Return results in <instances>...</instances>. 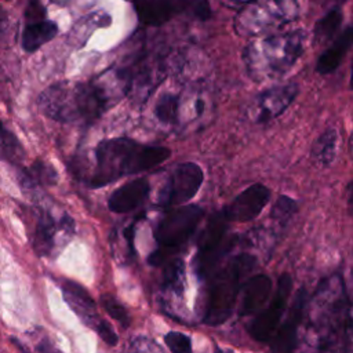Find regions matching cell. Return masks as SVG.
Masks as SVG:
<instances>
[{"instance_id":"obj_1","label":"cell","mask_w":353,"mask_h":353,"mask_svg":"<svg viewBox=\"0 0 353 353\" xmlns=\"http://www.w3.org/2000/svg\"><path fill=\"white\" fill-rule=\"evenodd\" d=\"M171 156L165 146L143 145L130 138H113L95 148V168L88 179L91 188H101L125 175L157 167Z\"/></svg>"},{"instance_id":"obj_2","label":"cell","mask_w":353,"mask_h":353,"mask_svg":"<svg viewBox=\"0 0 353 353\" xmlns=\"http://www.w3.org/2000/svg\"><path fill=\"white\" fill-rule=\"evenodd\" d=\"M110 99L101 83L59 81L40 94L39 108L55 121L90 124L112 105Z\"/></svg>"},{"instance_id":"obj_3","label":"cell","mask_w":353,"mask_h":353,"mask_svg":"<svg viewBox=\"0 0 353 353\" xmlns=\"http://www.w3.org/2000/svg\"><path fill=\"white\" fill-rule=\"evenodd\" d=\"M256 263L251 254H240L230 259L212 277L204 313V323L208 325L223 324L233 313L241 281Z\"/></svg>"},{"instance_id":"obj_4","label":"cell","mask_w":353,"mask_h":353,"mask_svg":"<svg viewBox=\"0 0 353 353\" xmlns=\"http://www.w3.org/2000/svg\"><path fill=\"white\" fill-rule=\"evenodd\" d=\"M203 215V208L192 204L172 210L164 215L154 233L160 248L149 256V262L152 265H160L170 252L186 244L197 229Z\"/></svg>"},{"instance_id":"obj_5","label":"cell","mask_w":353,"mask_h":353,"mask_svg":"<svg viewBox=\"0 0 353 353\" xmlns=\"http://www.w3.org/2000/svg\"><path fill=\"white\" fill-rule=\"evenodd\" d=\"M134 8L139 22L149 26H160L181 14L201 21L211 15L208 0H138Z\"/></svg>"},{"instance_id":"obj_6","label":"cell","mask_w":353,"mask_h":353,"mask_svg":"<svg viewBox=\"0 0 353 353\" xmlns=\"http://www.w3.org/2000/svg\"><path fill=\"white\" fill-rule=\"evenodd\" d=\"M292 288V280L291 277L284 273L279 277L276 291L268 303V306L259 312V314L252 320L250 325V335L256 342H268L276 328L279 327V323L284 314V310L287 307V302L291 294Z\"/></svg>"},{"instance_id":"obj_7","label":"cell","mask_w":353,"mask_h":353,"mask_svg":"<svg viewBox=\"0 0 353 353\" xmlns=\"http://www.w3.org/2000/svg\"><path fill=\"white\" fill-rule=\"evenodd\" d=\"M228 223L229 219L222 210L214 212L204 226L196 256L197 273L201 277H205L222 256V244L228 230Z\"/></svg>"},{"instance_id":"obj_8","label":"cell","mask_w":353,"mask_h":353,"mask_svg":"<svg viewBox=\"0 0 353 353\" xmlns=\"http://www.w3.org/2000/svg\"><path fill=\"white\" fill-rule=\"evenodd\" d=\"M204 179L203 170L196 163L178 164L168 178L160 196L164 207L181 205L196 196Z\"/></svg>"},{"instance_id":"obj_9","label":"cell","mask_w":353,"mask_h":353,"mask_svg":"<svg viewBox=\"0 0 353 353\" xmlns=\"http://www.w3.org/2000/svg\"><path fill=\"white\" fill-rule=\"evenodd\" d=\"M296 84H283L258 94L248 106V116L254 123H266L280 116L295 99Z\"/></svg>"},{"instance_id":"obj_10","label":"cell","mask_w":353,"mask_h":353,"mask_svg":"<svg viewBox=\"0 0 353 353\" xmlns=\"http://www.w3.org/2000/svg\"><path fill=\"white\" fill-rule=\"evenodd\" d=\"M270 190L262 183H254L237 194L233 201L223 208L229 222H250L255 219L266 207Z\"/></svg>"},{"instance_id":"obj_11","label":"cell","mask_w":353,"mask_h":353,"mask_svg":"<svg viewBox=\"0 0 353 353\" xmlns=\"http://www.w3.org/2000/svg\"><path fill=\"white\" fill-rule=\"evenodd\" d=\"M306 303V291L303 288L298 290L294 296L290 312L284 320V323L279 327V330L273 334L270 349L273 352H291L296 346L298 328L303 317Z\"/></svg>"},{"instance_id":"obj_12","label":"cell","mask_w":353,"mask_h":353,"mask_svg":"<svg viewBox=\"0 0 353 353\" xmlns=\"http://www.w3.org/2000/svg\"><path fill=\"white\" fill-rule=\"evenodd\" d=\"M150 185L146 178L132 179L116 189L108 199V207L117 214L130 212L138 208L148 197Z\"/></svg>"},{"instance_id":"obj_13","label":"cell","mask_w":353,"mask_h":353,"mask_svg":"<svg viewBox=\"0 0 353 353\" xmlns=\"http://www.w3.org/2000/svg\"><path fill=\"white\" fill-rule=\"evenodd\" d=\"M62 294L69 307L80 317V320L92 328L99 319L97 306L88 291L76 281L66 280L62 285Z\"/></svg>"},{"instance_id":"obj_14","label":"cell","mask_w":353,"mask_h":353,"mask_svg":"<svg viewBox=\"0 0 353 353\" xmlns=\"http://www.w3.org/2000/svg\"><path fill=\"white\" fill-rule=\"evenodd\" d=\"M241 287L239 313L240 316H250L258 312L269 299L272 292V280L266 274H255Z\"/></svg>"},{"instance_id":"obj_15","label":"cell","mask_w":353,"mask_h":353,"mask_svg":"<svg viewBox=\"0 0 353 353\" xmlns=\"http://www.w3.org/2000/svg\"><path fill=\"white\" fill-rule=\"evenodd\" d=\"M352 46H353V26H349L320 55L316 63V72L320 74L332 73L341 65L345 54L349 51Z\"/></svg>"},{"instance_id":"obj_16","label":"cell","mask_w":353,"mask_h":353,"mask_svg":"<svg viewBox=\"0 0 353 353\" xmlns=\"http://www.w3.org/2000/svg\"><path fill=\"white\" fill-rule=\"evenodd\" d=\"M59 229V222L51 216L50 212L41 211L32 233V247L40 256H47L51 254L55 245L57 230Z\"/></svg>"},{"instance_id":"obj_17","label":"cell","mask_w":353,"mask_h":353,"mask_svg":"<svg viewBox=\"0 0 353 353\" xmlns=\"http://www.w3.org/2000/svg\"><path fill=\"white\" fill-rule=\"evenodd\" d=\"M58 33V25L54 21L41 19L26 23L22 32V48L26 52L37 51L43 44L52 40Z\"/></svg>"},{"instance_id":"obj_18","label":"cell","mask_w":353,"mask_h":353,"mask_svg":"<svg viewBox=\"0 0 353 353\" xmlns=\"http://www.w3.org/2000/svg\"><path fill=\"white\" fill-rule=\"evenodd\" d=\"M19 181L23 188L33 189L36 186H54L58 182V171L46 160H36L30 167L22 168Z\"/></svg>"},{"instance_id":"obj_19","label":"cell","mask_w":353,"mask_h":353,"mask_svg":"<svg viewBox=\"0 0 353 353\" xmlns=\"http://www.w3.org/2000/svg\"><path fill=\"white\" fill-rule=\"evenodd\" d=\"M339 148V134L334 128L325 130L313 143L312 154L317 164L330 165L338 153Z\"/></svg>"},{"instance_id":"obj_20","label":"cell","mask_w":353,"mask_h":353,"mask_svg":"<svg viewBox=\"0 0 353 353\" xmlns=\"http://www.w3.org/2000/svg\"><path fill=\"white\" fill-rule=\"evenodd\" d=\"M0 159L11 163V164H21L25 159V149L21 145L19 139L15 137L12 131L4 127L0 121Z\"/></svg>"},{"instance_id":"obj_21","label":"cell","mask_w":353,"mask_h":353,"mask_svg":"<svg viewBox=\"0 0 353 353\" xmlns=\"http://www.w3.org/2000/svg\"><path fill=\"white\" fill-rule=\"evenodd\" d=\"M342 23V12L339 10H331L328 11L321 19H319L314 25L313 34L316 43H324L328 41L335 36L339 26Z\"/></svg>"},{"instance_id":"obj_22","label":"cell","mask_w":353,"mask_h":353,"mask_svg":"<svg viewBox=\"0 0 353 353\" xmlns=\"http://www.w3.org/2000/svg\"><path fill=\"white\" fill-rule=\"evenodd\" d=\"M178 105L179 101L172 94H163L154 106V114L156 117L165 124H171L176 121L178 116Z\"/></svg>"},{"instance_id":"obj_23","label":"cell","mask_w":353,"mask_h":353,"mask_svg":"<svg viewBox=\"0 0 353 353\" xmlns=\"http://www.w3.org/2000/svg\"><path fill=\"white\" fill-rule=\"evenodd\" d=\"M101 305L102 307L105 309V312L112 317L123 328H127L130 327L131 324V317H130V313L127 312V309L110 294H103L101 296Z\"/></svg>"},{"instance_id":"obj_24","label":"cell","mask_w":353,"mask_h":353,"mask_svg":"<svg viewBox=\"0 0 353 353\" xmlns=\"http://www.w3.org/2000/svg\"><path fill=\"white\" fill-rule=\"evenodd\" d=\"M296 210L298 205L294 199L288 196H280L270 211V219L280 225H285L294 216Z\"/></svg>"},{"instance_id":"obj_25","label":"cell","mask_w":353,"mask_h":353,"mask_svg":"<svg viewBox=\"0 0 353 353\" xmlns=\"http://www.w3.org/2000/svg\"><path fill=\"white\" fill-rule=\"evenodd\" d=\"M182 281H183V262L174 261L168 265L164 273V287L171 290L172 292H182Z\"/></svg>"},{"instance_id":"obj_26","label":"cell","mask_w":353,"mask_h":353,"mask_svg":"<svg viewBox=\"0 0 353 353\" xmlns=\"http://www.w3.org/2000/svg\"><path fill=\"white\" fill-rule=\"evenodd\" d=\"M164 342L174 353H188L192 350V339L178 331H170L164 335Z\"/></svg>"},{"instance_id":"obj_27","label":"cell","mask_w":353,"mask_h":353,"mask_svg":"<svg viewBox=\"0 0 353 353\" xmlns=\"http://www.w3.org/2000/svg\"><path fill=\"white\" fill-rule=\"evenodd\" d=\"M92 330H95V332L101 336V339L108 343L109 346H116L119 342V336L117 334L113 331L112 325L109 323H106L103 319H98L97 323L92 325Z\"/></svg>"},{"instance_id":"obj_28","label":"cell","mask_w":353,"mask_h":353,"mask_svg":"<svg viewBox=\"0 0 353 353\" xmlns=\"http://www.w3.org/2000/svg\"><path fill=\"white\" fill-rule=\"evenodd\" d=\"M25 18L29 22H36L46 19V8L39 0H29L26 10H25Z\"/></svg>"},{"instance_id":"obj_29","label":"cell","mask_w":353,"mask_h":353,"mask_svg":"<svg viewBox=\"0 0 353 353\" xmlns=\"http://www.w3.org/2000/svg\"><path fill=\"white\" fill-rule=\"evenodd\" d=\"M347 207L353 211V181L347 185Z\"/></svg>"},{"instance_id":"obj_30","label":"cell","mask_w":353,"mask_h":353,"mask_svg":"<svg viewBox=\"0 0 353 353\" xmlns=\"http://www.w3.org/2000/svg\"><path fill=\"white\" fill-rule=\"evenodd\" d=\"M6 25H7V18H6V15L0 11V34L4 32Z\"/></svg>"},{"instance_id":"obj_31","label":"cell","mask_w":353,"mask_h":353,"mask_svg":"<svg viewBox=\"0 0 353 353\" xmlns=\"http://www.w3.org/2000/svg\"><path fill=\"white\" fill-rule=\"evenodd\" d=\"M350 88L353 90V63H352V74H350Z\"/></svg>"},{"instance_id":"obj_32","label":"cell","mask_w":353,"mask_h":353,"mask_svg":"<svg viewBox=\"0 0 353 353\" xmlns=\"http://www.w3.org/2000/svg\"><path fill=\"white\" fill-rule=\"evenodd\" d=\"M128 1H132V3H135V1H138V0H128Z\"/></svg>"}]
</instances>
